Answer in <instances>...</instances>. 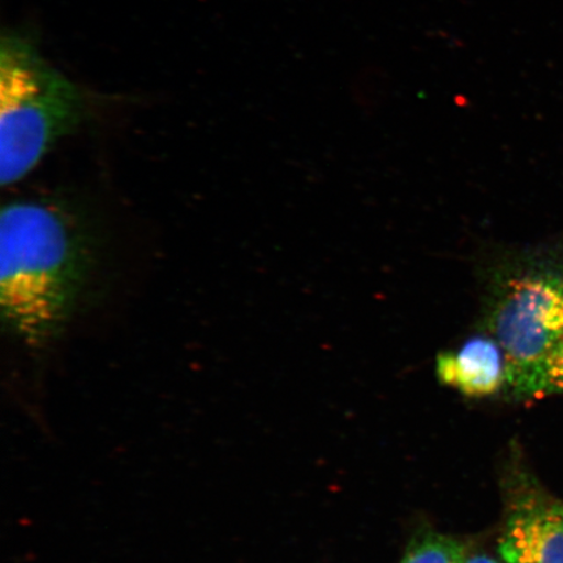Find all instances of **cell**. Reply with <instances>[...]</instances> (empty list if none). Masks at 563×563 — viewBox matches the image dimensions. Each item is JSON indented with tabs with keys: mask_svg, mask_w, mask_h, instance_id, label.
Listing matches in <instances>:
<instances>
[{
	"mask_svg": "<svg viewBox=\"0 0 563 563\" xmlns=\"http://www.w3.org/2000/svg\"><path fill=\"white\" fill-rule=\"evenodd\" d=\"M95 269V242L68 203L13 200L0 214V313L12 336L32 347L67 328Z\"/></svg>",
	"mask_w": 563,
	"mask_h": 563,
	"instance_id": "6da1fadb",
	"label": "cell"
},
{
	"mask_svg": "<svg viewBox=\"0 0 563 563\" xmlns=\"http://www.w3.org/2000/svg\"><path fill=\"white\" fill-rule=\"evenodd\" d=\"M86 97L26 35L0 41V180L26 178L52 147L86 119Z\"/></svg>",
	"mask_w": 563,
	"mask_h": 563,
	"instance_id": "7a4b0ae2",
	"label": "cell"
},
{
	"mask_svg": "<svg viewBox=\"0 0 563 563\" xmlns=\"http://www.w3.org/2000/svg\"><path fill=\"white\" fill-rule=\"evenodd\" d=\"M490 333L504 351L508 387L516 391L563 340V250L517 267L503 280Z\"/></svg>",
	"mask_w": 563,
	"mask_h": 563,
	"instance_id": "3957f363",
	"label": "cell"
},
{
	"mask_svg": "<svg viewBox=\"0 0 563 563\" xmlns=\"http://www.w3.org/2000/svg\"><path fill=\"white\" fill-rule=\"evenodd\" d=\"M498 549L508 563H563V504L543 490L520 492Z\"/></svg>",
	"mask_w": 563,
	"mask_h": 563,
	"instance_id": "277c9868",
	"label": "cell"
},
{
	"mask_svg": "<svg viewBox=\"0 0 563 563\" xmlns=\"http://www.w3.org/2000/svg\"><path fill=\"white\" fill-rule=\"evenodd\" d=\"M441 383L468 397H488L508 386V367L495 338L477 335L438 357Z\"/></svg>",
	"mask_w": 563,
	"mask_h": 563,
	"instance_id": "5b68a950",
	"label": "cell"
},
{
	"mask_svg": "<svg viewBox=\"0 0 563 563\" xmlns=\"http://www.w3.org/2000/svg\"><path fill=\"white\" fill-rule=\"evenodd\" d=\"M563 394V340L555 344L537 368L514 391L522 398H541Z\"/></svg>",
	"mask_w": 563,
	"mask_h": 563,
	"instance_id": "8992f818",
	"label": "cell"
},
{
	"mask_svg": "<svg viewBox=\"0 0 563 563\" xmlns=\"http://www.w3.org/2000/svg\"><path fill=\"white\" fill-rule=\"evenodd\" d=\"M466 549L446 534L429 533L413 543L400 563H463Z\"/></svg>",
	"mask_w": 563,
	"mask_h": 563,
	"instance_id": "52a82bcc",
	"label": "cell"
},
{
	"mask_svg": "<svg viewBox=\"0 0 563 563\" xmlns=\"http://www.w3.org/2000/svg\"><path fill=\"white\" fill-rule=\"evenodd\" d=\"M463 563H508L503 559H495L488 554H473L467 555Z\"/></svg>",
	"mask_w": 563,
	"mask_h": 563,
	"instance_id": "ba28073f",
	"label": "cell"
}]
</instances>
